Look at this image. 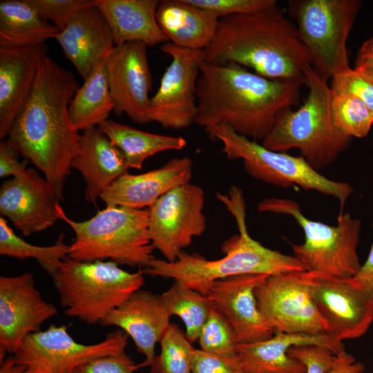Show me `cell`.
Listing matches in <instances>:
<instances>
[{
  "instance_id": "obj_38",
  "label": "cell",
  "mask_w": 373,
  "mask_h": 373,
  "mask_svg": "<svg viewBox=\"0 0 373 373\" xmlns=\"http://www.w3.org/2000/svg\"><path fill=\"white\" fill-rule=\"evenodd\" d=\"M219 19L259 11L278 3L276 0H189Z\"/></svg>"
},
{
  "instance_id": "obj_28",
  "label": "cell",
  "mask_w": 373,
  "mask_h": 373,
  "mask_svg": "<svg viewBox=\"0 0 373 373\" xmlns=\"http://www.w3.org/2000/svg\"><path fill=\"white\" fill-rule=\"evenodd\" d=\"M110 54L104 55L96 62L70 103V122L78 132L98 126L113 111L106 68Z\"/></svg>"
},
{
  "instance_id": "obj_22",
  "label": "cell",
  "mask_w": 373,
  "mask_h": 373,
  "mask_svg": "<svg viewBox=\"0 0 373 373\" xmlns=\"http://www.w3.org/2000/svg\"><path fill=\"white\" fill-rule=\"evenodd\" d=\"M46 44L0 46V139L3 140L34 86Z\"/></svg>"
},
{
  "instance_id": "obj_13",
  "label": "cell",
  "mask_w": 373,
  "mask_h": 373,
  "mask_svg": "<svg viewBox=\"0 0 373 373\" xmlns=\"http://www.w3.org/2000/svg\"><path fill=\"white\" fill-rule=\"evenodd\" d=\"M255 294L259 309L275 334H327L306 271L269 276Z\"/></svg>"
},
{
  "instance_id": "obj_39",
  "label": "cell",
  "mask_w": 373,
  "mask_h": 373,
  "mask_svg": "<svg viewBox=\"0 0 373 373\" xmlns=\"http://www.w3.org/2000/svg\"><path fill=\"white\" fill-rule=\"evenodd\" d=\"M288 354L305 365V373H327L336 358L328 348L314 345H294L289 349Z\"/></svg>"
},
{
  "instance_id": "obj_12",
  "label": "cell",
  "mask_w": 373,
  "mask_h": 373,
  "mask_svg": "<svg viewBox=\"0 0 373 373\" xmlns=\"http://www.w3.org/2000/svg\"><path fill=\"white\" fill-rule=\"evenodd\" d=\"M204 202L202 188L188 183L169 191L149 208V237L164 260L175 262L194 238L204 233Z\"/></svg>"
},
{
  "instance_id": "obj_46",
  "label": "cell",
  "mask_w": 373,
  "mask_h": 373,
  "mask_svg": "<svg viewBox=\"0 0 373 373\" xmlns=\"http://www.w3.org/2000/svg\"><path fill=\"white\" fill-rule=\"evenodd\" d=\"M0 373H23V367L19 364L13 356H10L0 361Z\"/></svg>"
},
{
  "instance_id": "obj_14",
  "label": "cell",
  "mask_w": 373,
  "mask_h": 373,
  "mask_svg": "<svg viewBox=\"0 0 373 373\" xmlns=\"http://www.w3.org/2000/svg\"><path fill=\"white\" fill-rule=\"evenodd\" d=\"M160 50L171 57L160 86L151 97L149 121L164 128L181 130L195 124L197 115L196 88L204 50H191L166 42Z\"/></svg>"
},
{
  "instance_id": "obj_5",
  "label": "cell",
  "mask_w": 373,
  "mask_h": 373,
  "mask_svg": "<svg viewBox=\"0 0 373 373\" xmlns=\"http://www.w3.org/2000/svg\"><path fill=\"white\" fill-rule=\"evenodd\" d=\"M308 93L297 110L288 108L278 115L262 145L275 151L292 149L318 171L333 162L347 149L351 139L334 126L331 115L332 92L325 79L307 64L304 68Z\"/></svg>"
},
{
  "instance_id": "obj_7",
  "label": "cell",
  "mask_w": 373,
  "mask_h": 373,
  "mask_svg": "<svg viewBox=\"0 0 373 373\" xmlns=\"http://www.w3.org/2000/svg\"><path fill=\"white\" fill-rule=\"evenodd\" d=\"M142 269L129 272L112 261L67 257L51 275L66 316L88 325L100 323L144 284Z\"/></svg>"
},
{
  "instance_id": "obj_31",
  "label": "cell",
  "mask_w": 373,
  "mask_h": 373,
  "mask_svg": "<svg viewBox=\"0 0 373 373\" xmlns=\"http://www.w3.org/2000/svg\"><path fill=\"white\" fill-rule=\"evenodd\" d=\"M64 240L65 236L61 233L53 245H32L17 236L5 218H0V254L21 260L33 258L50 276L68 257L70 245Z\"/></svg>"
},
{
  "instance_id": "obj_23",
  "label": "cell",
  "mask_w": 373,
  "mask_h": 373,
  "mask_svg": "<svg viewBox=\"0 0 373 373\" xmlns=\"http://www.w3.org/2000/svg\"><path fill=\"white\" fill-rule=\"evenodd\" d=\"M300 345L323 346L336 354L345 351L343 342L327 334L276 333L264 341L238 344L236 358L243 373H305V365L288 354Z\"/></svg>"
},
{
  "instance_id": "obj_37",
  "label": "cell",
  "mask_w": 373,
  "mask_h": 373,
  "mask_svg": "<svg viewBox=\"0 0 373 373\" xmlns=\"http://www.w3.org/2000/svg\"><path fill=\"white\" fill-rule=\"evenodd\" d=\"M30 1L40 16L47 21H50L60 31L79 10L93 3V0Z\"/></svg>"
},
{
  "instance_id": "obj_26",
  "label": "cell",
  "mask_w": 373,
  "mask_h": 373,
  "mask_svg": "<svg viewBox=\"0 0 373 373\" xmlns=\"http://www.w3.org/2000/svg\"><path fill=\"white\" fill-rule=\"evenodd\" d=\"M111 30L115 46L140 41L147 46L169 42L156 20L157 0H93Z\"/></svg>"
},
{
  "instance_id": "obj_45",
  "label": "cell",
  "mask_w": 373,
  "mask_h": 373,
  "mask_svg": "<svg viewBox=\"0 0 373 373\" xmlns=\"http://www.w3.org/2000/svg\"><path fill=\"white\" fill-rule=\"evenodd\" d=\"M354 278L361 283L373 285V242L365 263Z\"/></svg>"
},
{
  "instance_id": "obj_35",
  "label": "cell",
  "mask_w": 373,
  "mask_h": 373,
  "mask_svg": "<svg viewBox=\"0 0 373 373\" xmlns=\"http://www.w3.org/2000/svg\"><path fill=\"white\" fill-rule=\"evenodd\" d=\"M198 341L204 352L236 358L238 343L234 332L225 318L213 307L203 325Z\"/></svg>"
},
{
  "instance_id": "obj_33",
  "label": "cell",
  "mask_w": 373,
  "mask_h": 373,
  "mask_svg": "<svg viewBox=\"0 0 373 373\" xmlns=\"http://www.w3.org/2000/svg\"><path fill=\"white\" fill-rule=\"evenodd\" d=\"M160 353L151 373H191L195 348L180 327L171 323L160 341Z\"/></svg>"
},
{
  "instance_id": "obj_27",
  "label": "cell",
  "mask_w": 373,
  "mask_h": 373,
  "mask_svg": "<svg viewBox=\"0 0 373 373\" xmlns=\"http://www.w3.org/2000/svg\"><path fill=\"white\" fill-rule=\"evenodd\" d=\"M155 16L169 42L191 50H204L208 46L220 19L189 0L160 1Z\"/></svg>"
},
{
  "instance_id": "obj_25",
  "label": "cell",
  "mask_w": 373,
  "mask_h": 373,
  "mask_svg": "<svg viewBox=\"0 0 373 373\" xmlns=\"http://www.w3.org/2000/svg\"><path fill=\"white\" fill-rule=\"evenodd\" d=\"M71 168L83 176L85 200L93 203L129 169L121 151L97 126L82 131Z\"/></svg>"
},
{
  "instance_id": "obj_29",
  "label": "cell",
  "mask_w": 373,
  "mask_h": 373,
  "mask_svg": "<svg viewBox=\"0 0 373 373\" xmlns=\"http://www.w3.org/2000/svg\"><path fill=\"white\" fill-rule=\"evenodd\" d=\"M59 32L40 16L30 0L0 1V46L43 44Z\"/></svg>"
},
{
  "instance_id": "obj_21",
  "label": "cell",
  "mask_w": 373,
  "mask_h": 373,
  "mask_svg": "<svg viewBox=\"0 0 373 373\" xmlns=\"http://www.w3.org/2000/svg\"><path fill=\"white\" fill-rule=\"evenodd\" d=\"M193 166L189 157H173L161 167L146 173L126 172L102 193L100 199L106 206L149 209L169 191L190 183Z\"/></svg>"
},
{
  "instance_id": "obj_11",
  "label": "cell",
  "mask_w": 373,
  "mask_h": 373,
  "mask_svg": "<svg viewBox=\"0 0 373 373\" xmlns=\"http://www.w3.org/2000/svg\"><path fill=\"white\" fill-rule=\"evenodd\" d=\"M66 325H51L29 334L13 354L23 373H74L80 365L97 358L125 352L128 335L118 329L100 342L83 344L68 333Z\"/></svg>"
},
{
  "instance_id": "obj_40",
  "label": "cell",
  "mask_w": 373,
  "mask_h": 373,
  "mask_svg": "<svg viewBox=\"0 0 373 373\" xmlns=\"http://www.w3.org/2000/svg\"><path fill=\"white\" fill-rule=\"evenodd\" d=\"M139 369L126 352L95 358L78 366L74 373H134Z\"/></svg>"
},
{
  "instance_id": "obj_17",
  "label": "cell",
  "mask_w": 373,
  "mask_h": 373,
  "mask_svg": "<svg viewBox=\"0 0 373 373\" xmlns=\"http://www.w3.org/2000/svg\"><path fill=\"white\" fill-rule=\"evenodd\" d=\"M147 47L140 41L115 46L106 64L114 103L113 112L117 115L125 113L133 122L141 124L150 122L152 77Z\"/></svg>"
},
{
  "instance_id": "obj_34",
  "label": "cell",
  "mask_w": 373,
  "mask_h": 373,
  "mask_svg": "<svg viewBox=\"0 0 373 373\" xmlns=\"http://www.w3.org/2000/svg\"><path fill=\"white\" fill-rule=\"evenodd\" d=\"M331 115L336 128L350 138L366 137L373 124V115L359 99L332 95Z\"/></svg>"
},
{
  "instance_id": "obj_19",
  "label": "cell",
  "mask_w": 373,
  "mask_h": 373,
  "mask_svg": "<svg viewBox=\"0 0 373 373\" xmlns=\"http://www.w3.org/2000/svg\"><path fill=\"white\" fill-rule=\"evenodd\" d=\"M267 276L245 274L220 279L211 285L207 294L230 324L238 344L264 341L275 334L259 309L255 294Z\"/></svg>"
},
{
  "instance_id": "obj_47",
  "label": "cell",
  "mask_w": 373,
  "mask_h": 373,
  "mask_svg": "<svg viewBox=\"0 0 373 373\" xmlns=\"http://www.w3.org/2000/svg\"><path fill=\"white\" fill-rule=\"evenodd\" d=\"M356 69L358 70L365 78H367L370 82L373 84V67Z\"/></svg>"
},
{
  "instance_id": "obj_20",
  "label": "cell",
  "mask_w": 373,
  "mask_h": 373,
  "mask_svg": "<svg viewBox=\"0 0 373 373\" xmlns=\"http://www.w3.org/2000/svg\"><path fill=\"white\" fill-rule=\"evenodd\" d=\"M170 315L161 295L139 289L111 311L100 325L115 326L130 336L144 356L139 369L151 367L155 359V345L169 327Z\"/></svg>"
},
{
  "instance_id": "obj_18",
  "label": "cell",
  "mask_w": 373,
  "mask_h": 373,
  "mask_svg": "<svg viewBox=\"0 0 373 373\" xmlns=\"http://www.w3.org/2000/svg\"><path fill=\"white\" fill-rule=\"evenodd\" d=\"M53 189L37 169H27L6 180L0 189V214L25 236L44 231L59 220Z\"/></svg>"
},
{
  "instance_id": "obj_42",
  "label": "cell",
  "mask_w": 373,
  "mask_h": 373,
  "mask_svg": "<svg viewBox=\"0 0 373 373\" xmlns=\"http://www.w3.org/2000/svg\"><path fill=\"white\" fill-rule=\"evenodd\" d=\"M20 153L7 140L0 142V177L17 176L23 173L28 168L29 161H19Z\"/></svg>"
},
{
  "instance_id": "obj_16",
  "label": "cell",
  "mask_w": 373,
  "mask_h": 373,
  "mask_svg": "<svg viewBox=\"0 0 373 373\" xmlns=\"http://www.w3.org/2000/svg\"><path fill=\"white\" fill-rule=\"evenodd\" d=\"M56 307L37 289L31 272L0 277V361L14 354L30 334L56 316Z\"/></svg>"
},
{
  "instance_id": "obj_36",
  "label": "cell",
  "mask_w": 373,
  "mask_h": 373,
  "mask_svg": "<svg viewBox=\"0 0 373 373\" xmlns=\"http://www.w3.org/2000/svg\"><path fill=\"white\" fill-rule=\"evenodd\" d=\"M329 87L332 95L359 99L373 115V84L356 68H350L334 76Z\"/></svg>"
},
{
  "instance_id": "obj_10",
  "label": "cell",
  "mask_w": 373,
  "mask_h": 373,
  "mask_svg": "<svg viewBox=\"0 0 373 373\" xmlns=\"http://www.w3.org/2000/svg\"><path fill=\"white\" fill-rule=\"evenodd\" d=\"M361 5L359 0L288 1L311 65L326 80L350 68L347 42Z\"/></svg>"
},
{
  "instance_id": "obj_8",
  "label": "cell",
  "mask_w": 373,
  "mask_h": 373,
  "mask_svg": "<svg viewBox=\"0 0 373 373\" xmlns=\"http://www.w3.org/2000/svg\"><path fill=\"white\" fill-rule=\"evenodd\" d=\"M260 213L288 215L303 231L304 242L292 246L294 256L306 271L332 277H354L361 265L357 254L361 221L341 211L335 226L312 220L302 212L298 202L285 198H268L257 206Z\"/></svg>"
},
{
  "instance_id": "obj_41",
  "label": "cell",
  "mask_w": 373,
  "mask_h": 373,
  "mask_svg": "<svg viewBox=\"0 0 373 373\" xmlns=\"http://www.w3.org/2000/svg\"><path fill=\"white\" fill-rule=\"evenodd\" d=\"M191 373H243L236 358L210 354L196 349L194 351Z\"/></svg>"
},
{
  "instance_id": "obj_2",
  "label": "cell",
  "mask_w": 373,
  "mask_h": 373,
  "mask_svg": "<svg viewBox=\"0 0 373 373\" xmlns=\"http://www.w3.org/2000/svg\"><path fill=\"white\" fill-rule=\"evenodd\" d=\"M305 79H269L235 63L204 61L196 88L195 124H225L262 141L283 111L299 105Z\"/></svg>"
},
{
  "instance_id": "obj_15",
  "label": "cell",
  "mask_w": 373,
  "mask_h": 373,
  "mask_svg": "<svg viewBox=\"0 0 373 373\" xmlns=\"http://www.w3.org/2000/svg\"><path fill=\"white\" fill-rule=\"evenodd\" d=\"M307 274L327 334L341 342L365 334L373 322V285L354 277Z\"/></svg>"
},
{
  "instance_id": "obj_32",
  "label": "cell",
  "mask_w": 373,
  "mask_h": 373,
  "mask_svg": "<svg viewBox=\"0 0 373 373\" xmlns=\"http://www.w3.org/2000/svg\"><path fill=\"white\" fill-rule=\"evenodd\" d=\"M174 281L161 296L170 315L177 316L182 321L186 336L193 343L198 341L213 305L207 296L181 282Z\"/></svg>"
},
{
  "instance_id": "obj_3",
  "label": "cell",
  "mask_w": 373,
  "mask_h": 373,
  "mask_svg": "<svg viewBox=\"0 0 373 373\" xmlns=\"http://www.w3.org/2000/svg\"><path fill=\"white\" fill-rule=\"evenodd\" d=\"M205 61L235 63L269 79H305L311 64L294 22L278 3L219 19Z\"/></svg>"
},
{
  "instance_id": "obj_44",
  "label": "cell",
  "mask_w": 373,
  "mask_h": 373,
  "mask_svg": "<svg viewBox=\"0 0 373 373\" xmlns=\"http://www.w3.org/2000/svg\"><path fill=\"white\" fill-rule=\"evenodd\" d=\"M373 67V37L363 43L358 51L355 68Z\"/></svg>"
},
{
  "instance_id": "obj_43",
  "label": "cell",
  "mask_w": 373,
  "mask_h": 373,
  "mask_svg": "<svg viewBox=\"0 0 373 373\" xmlns=\"http://www.w3.org/2000/svg\"><path fill=\"white\" fill-rule=\"evenodd\" d=\"M365 366L345 351L336 354L335 363L327 373H363Z\"/></svg>"
},
{
  "instance_id": "obj_24",
  "label": "cell",
  "mask_w": 373,
  "mask_h": 373,
  "mask_svg": "<svg viewBox=\"0 0 373 373\" xmlns=\"http://www.w3.org/2000/svg\"><path fill=\"white\" fill-rule=\"evenodd\" d=\"M55 39L83 79L115 46L109 24L94 3L79 10Z\"/></svg>"
},
{
  "instance_id": "obj_1",
  "label": "cell",
  "mask_w": 373,
  "mask_h": 373,
  "mask_svg": "<svg viewBox=\"0 0 373 373\" xmlns=\"http://www.w3.org/2000/svg\"><path fill=\"white\" fill-rule=\"evenodd\" d=\"M78 88L71 71L45 55L6 140L43 173L60 201L64 200L66 181L79 149L81 134L73 128L69 116Z\"/></svg>"
},
{
  "instance_id": "obj_6",
  "label": "cell",
  "mask_w": 373,
  "mask_h": 373,
  "mask_svg": "<svg viewBox=\"0 0 373 373\" xmlns=\"http://www.w3.org/2000/svg\"><path fill=\"white\" fill-rule=\"evenodd\" d=\"M59 220L73 229L68 257L77 261H112L145 269L155 258L149 233V209L106 206L92 218L75 221L56 204Z\"/></svg>"
},
{
  "instance_id": "obj_30",
  "label": "cell",
  "mask_w": 373,
  "mask_h": 373,
  "mask_svg": "<svg viewBox=\"0 0 373 373\" xmlns=\"http://www.w3.org/2000/svg\"><path fill=\"white\" fill-rule=\"evenodd\" d=\"M97 127L121 151L132 169H141L144 161L155 154L181 150L186 146L182 137L145 132L109 119Z\"/></svg>"
},
{
  "instance_id": "obj_9",
  "label": "cell",
  "mask_w": 373,
  "mask_h": 373,
  "mask_svg": "<svg viewBox=\"0 0 373 373\" xmlns=\"http://www.w3.org/2000/svg\"><path fill=\"white\" fill-rule=\"evenodd\" d=\"M204 130L212 140L222 143V151L229 160H242L246 172L258 180L282 188L298 185L333 197L339 202L341 211L353 192L350 184L327 178L302 156L268 149L225 124Z\"/></svg>"
},
{
  "instance_id": "obj_4",
  "label": "cell",
  "mask_w": 373,
  "mask_h": 373,
  "mask_svg": "<svg viewBox=\"0 0 373 373\" xmlns=\"http://www.w3.org/2000/svg\"><path fill=\"white\" fill-rule=\"evenodd\" d=\"M216 198L234 217L239 229L238 235L224 243L225 255L208 260L200 254L183 251L173 262L155 258L142 269L144 274L173 279L207 296L211 285L220 279L245 274L271 276L306 271L295 256L266 247L249 235L244 196L240 188L233 186L227 194L218 193Z\"/></svg>"
}]
</instances>
